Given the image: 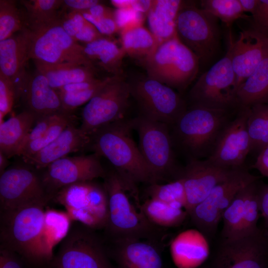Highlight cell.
I'll list each match as a JSON object with an SVG mask.
<instances>
[{"instance_id":"cell-22","label":"cell","mask_w":268,"mask_h":268,"mask_svg":"<svg viewBox=\"0 0 268 268\" xmlns=\"http://www.w3.org/2000/svg\"><path fill=\"white\" fill-rule=\"evenodd\" d=\"M90 136L73 123L68 125L53 141L24 161L37 170L45 169L69 153L89 146Z\"/></svg>"},{"instance_id":"cell-40","label":"cell","mask_w":268,"mask_h":268,"mask_svg":"<svg viewBox=\"0 0 268 268\" xmlns=\"http://www.w3.org/2000/svg\"><path fill=\"white\" fill-rule=\"evenodd\" d=\"M110 77L101 80L95 86L82 90L73 92L57 91L62 105L63 111L70 113L77 107L88 103L108 82Z\"/></svg>"},{"instance_id":"cell-10","label":"cell","mask_w":268,"mask_h":268,"mask_svg":"<svg viewBox=\"0 0 268 268\" xmlns=\"http://www.w3.org/2000/svg\"><path fill=\"white\" fill-rule=\"evenodd\" d=\"M131 95L125 75H113L84 107L80 129L91 135L98 130L124 119Z\"/></svg>"},{"instance_id":"cell-36","label":"cell","mask_w":268,"mask_h":268,"mask_svg":"<svg viewBox=\"0 0 268 268\" xmlns=\"http://www.w3.org/2000/svg\"><path fill=\"white\" fill-rule=\"evenodd\" d=\"M201 8L208 12L230 27L239 18L251 20V16L244 13L239 0H203Z\"/></svg>"},{"instance_id":"cell-20","label":"cell","mask_w":268,"mask_h":268,"mask_svg":"<svg viewBox=\"0 0 268 268\" xmlns=\"http://www.w3.org/2000/svg\"><path fill=\"white\" fill-rule=\"evenodd\" d=\"M236 76L237 89L261 63L268 57V36L252 27L239 32L238 39L231 37L228 49Z\"/></svg>"},{"instance_id":"cell-43","label":"cell","mask_w":268,"mask_h":268,"mask_svg":"<svg viewBox=\"0 0 268 268\" xmlns=\"http://www.w3.org/2000/svg\"><path fill=\"white\" fill-rule=\"evenodd\" d=\"M250 20L253 28L268 36V0H259Z\"/></svg>"},{"instance_id":"cell-18","label":"cell","mask_w":268,"mask_h":268,"mask_svg":"<svg viewBox=\"0 0 268 268\" xmlns=\"http://www.w3.org/2000/svg\"><path fill=\"white\" fill-rule=\"evenodd\" d=\"M235 169L222 167L207 158L191 159L181 176L184 181L188 214L204 200L215 186L226 180Z\"/></svg>"},{"instance_id":"cell-28","label":"cell","mask_w":268,"mask_h":268,"mask_svg":"<svg viewBox=\"0 0 268 268\" xmlns=\"http://www.w3.org/2000/svg\"><path fill=\"white\" fill-rule=\"evenodd\" d=\"M83 46L86 55L94 65L96 62L113 75H124L122 64L126 53L115 42L104 38Z\"/></svg>"},{"instance_id":"cell-3","label":"cell","mask_w":268,"mask_h":268,"mask_svg":"<svg viewBox=\"0 0 268 268\" xmlns=\"http://www.w3.org/2000/svg\"><path fill=\"white\" fill-rule=\"evenodd\" d=\"M229 111L192 105L173 125L175 140L192 159L208 157L230 121Z\"/></svg>"},{"instance_id":"cell-47","label":"cell","mask_w":268,"mask_h":268,"mask_svg":"<svg viewBox=\"0 0 268 268\" xmlns=\"http://www.w3.org/2000/svg\"><path fill=\"white\" fill-rule=\"evenodd\" d=\"M81 13L86 19L93 24L102 34L106 36H110L117 32H120L114 17L97 18L85 12Z\"/></svg>"},{"instance_id":"cell-44","label":"cell","mask_w":268,"mask_h":268,"mask_svg":"<svg viewBox=\"0 0 268 268\" xmlns=\"http://www.w3.org/2000/svg\"><path fill=\"white\" fill-rule=\"evenodd\" d=\"M61 24L64 30L74 39L77 33L88 22L80 12L71 11L60 19Z\"/></svg>"},{"instance_id":"cell-9","label":"cell","mask_w":268,"mask_h":268,"mask_svg":"<svg viewBox=\"0 0 268 268\" xmlns=\"http://www.w3.org/2000/svg\"><path fill=\"white\" fill-rule=\"evenodd\" d=\"M236 76L230 51L201 74L191 88L192 105L230 110L238 106Z\"/></svg>"},{"instance_id":"cell-51","label":"cell","mask_w":268,"mask_h":268,"mask_svg":"<svg viewBox=\"0 0 268 268\" xmlns=\"http://www.w3.org/2000/svg\"><path fill=\"white\" fill-rule=\"evenodd\" d=\"M252 167L259 171L263 176L268 178V145L260 150Z\"/></svg>"},{"instance_id":"cell-32","label":"cell","mask_w":268,"mask_h":268,"mask_svg":"<svg viewBox=\"0 0 268 268\" xmlns=\"http://www.w3.org/2000/svg\"><path fill=\"white\" fill-rule=\"evenodd\" d=\"M26 10V27L35 30L46 26L60 19L58 10L63 0H21Z\"/></svg>"},{"instance_id":"cell-34","label":"cell","mask_w":268,"mask_h":268,"mask_svg":"<svg viewBox=\"0 0 268 268\" xmlns=\"http://www.w3.org/2000/svg\"><path fill=\"white\" fill-rule=\"evenodd\" d=\"M244 188L236 194L223 213L222 218L223 227L222 234L224 240L234 239L242 236Z\"/></svg>"},{"instance_id":"cell-49","label":"cell","mask_w":268,"mask_h":268,"mask_svg":"<svg viewBox=\"0 0 268 268\" xmlns=\"http://www.w3.org/2000/svg\"><path fill=\"white\" fill-rule=\"evenodd\" d=\"M100 3L98 0H64L63 7L71 11L83 12Z\"/></svg>"},{"instance_id":"cell-14","label":"cell","mask_w":268,"mask_h":268,"mask_svg":"<svg viewBox=\"0 0 268 268\" xmlns=\"http://www.w3.org/2000/svg\"><path fill=\"white\" fill-rule=\"evenodd\" d=\"M258 180L243 167L235 170L224 181L215 186L201 202L188 213L192 222L202 234H213L223 212L236 194L250 183Z\"/></svg>"},{"instance_id":"cell-6","label":"cell","mask_w":268,"mask_h":268,"mask_svg":"<svg viewBox=\"0 0 268 268\" xmlns=\"http://www.w3.org/2000/svg\"><path fill=\"white\" fill-rule=\"evenodd\" d=\"M46 268H115L105 239L95 230L74 221Z\"/></svg>"},{"instance_id":"cell-16","label":"cell","mask_w":268,"mask_h":268,"mask_svg":"<svg viewBox=\"0 0 268 268\" xmlns=\"http://www.w3.org/2000/svg\"><path fill=\"white\" fill-rule=\"evenodd\" d=\"M212 268H268V233L259 228L247 236L224 240Z\"/></svg>"},{"instance_id":"cell-25","label":"cell","mask_w":268,"mask_h":268,"mask_svg":"<svg viewBox=\"0 0 268 268\" xmlns=\"http://www.w3.org/2000/svg\"><path fill=\"white\" fill-rule=\"evenodd\" d=\"M37 117L27 110L0 123V151L8 159L18 155Z\"/></svg>"},{"instance_id":"cell-4","label":"cell","mask_w":268,"mask_h":268,"mask_svg":"<svg viewBox=\"0 0 268 268\" xmlns=\"http://www.w3.org/2000/svg\"><path fill=\"white\" fill-rule=\"evenodd\" d=\"M103 179L109 206L108 219L104 229L107 239H150L154 225L144 215L141 205H134L132 201L130 196L133 195L117 172L106 173Z\"/></svg>"},{"instance_id":"cell-15","label":"cell","mask_w":268,"mask_h":268,"mask_svg":"<svg viewBox=\"0 0 268 268\" xmlns=\"http://www.w3.org/2000/svg\"><path fill=\"white\" fill-rule=\"evenodd\" d=\"M95 153L65 157L55 161L41 174L45 190L52 200L62 188L80 182L104 178L106 172Z\"/></svg>"},{"instance_id":"cell-19","label":"cell","mask_w":268,"mask_h":268,"mask_svg":"<svg viewBox=\"0 0 268 268\" xmlns=\"http://www.w3.org/2000/svg\"><path fill=\"white\" fill-rule=\"evenodd\" d=\"M111 259L117 268H164L157 246L146 238L124 237L105 239Z\"/></svg>"},{"instance_id":"cell-46","label":"cell","mask_w":268,"mask_h":268,"mask_svg":"<svg viewBox=\"0 0 268 268\" xmlns=\"http://www.w3.org/2000/svg\"><path fill=\"white\" fill-rule=\"evenodd\" d=\"M0 268H34L16 253L0 247Z\"/></svg>"},{"instance_id":"cell-41","label":"cell","mask_w":268,"mask_h":268,"mask_svg":"<svg viewBox=\"0 0 268 268\" xmlns=\"http://www.w3.org/2000/svg\"><path fill=\"white\" fill-rule=\"evenodd\" d=\"M16 101V91L13 82L0 74V123L12 110Z\"/></svg>"},{"instance_id":"cell-21","label":"cell","mask_w":268,"mask_h":268,"mask_svg":"<svg viewBox=\"0 0 268 268\" xmlns=\"http://www.w3.org/2000/svg\"><path fill=\"white\" fill-rule=\"evenodd\" d=\"M28 30L25 27L18 34L0 41V74L11 80L16 91V101L23 95L28 77L25 66L29 59Z\"/></svg>"},{"instance_id":"cell-8","label":"cell","mask_w":268,"mask_h":268,"mask_svg":"<svg viewBox=\"0 0 268 268\" xmlns=\"http://www.w3.org/2000/svg\"><path fill=\"white\" fill-rule=\"evenodd\" d=\"M52 201L63 205L72 221L94 229L106 227L109 213L106 190L93 181L77 182L60 189Z\"/></svg>"},{"instance_id":"cell-55","label":"cell","mask_w":268,"mask_h":268,"mask_svg":"<svg viewBox=\"0 0 268 268\" xmlns=\"http://www.w3.org/2000/svg\"><path fill=\"white\" fill-rule=\"evenodd\" d=\"M244 13L249 12L251 15L254 13L258 4L259 0H239Z\"/></svg>"},{"instance_id":"cell-35","label":"cell","mask_w":268,"mask_h":268,"mask_svg":"<svg viewBox=\"0 0 268 268\" xmlns=\"http://www.w3.org/2000/svg\"><path fill=\"white\" fill-rule=\"evenodd\" d=\"M73 119L70 113H60L43 135L25 145L18 156L24 160L40 151L57 138L68 125L73 123Z\"/></svg>"},{"instance_id":"cell-39","label":"cell","mask_w":268,"mask_h":268,"mask_svg":"<svg viewBox=\"0 0 268 268\" xmlns=\"http://www.w3.org/2000/svg\"><path fill=\"white\" fill-rule=\"evenodd\" d=\"M148 193L150 198L167 203L179 204L186 209V196L184 181L181 177L165 184H151L148 188Z\"/></svg>"},{"instance_id":"cell-13","label":"cell","mask_w":268,"mask_h":268,"mask_svg":"<svg viewBox=\"0 0 268 268\" xmlns=\"http://www.w3.org/2000/svg\"><path fill=\"white\" fill-rule=\"evenodd\" d=\"M51 201L41 174L33 169L17 166L0 174V212L34 204L47 206Z\"/></svg>"},{"instance_id":"cell-37","label":"cell","mask_w":268,"mask_h":268,"mask_svg":"<svg viewBox=\"0 0 268 268\" xmlns=\"http://www.w3.org/2000/svg\"><path fill=\"white\" fill-rule=\"evenodd\" d=\"M258 180L250 183L244 188L242 236L252 234L259 229L257 225L260 213L259 201L260 186Z\"/></svg>"},{"instance_id":"cell-29","label":"cell","mask_w":268,"mask_h":268,"mask_svg":"<svg viewBox=\"0 0 268 268\" xmlns=\"http://www.w3.org/2000/svg\"><path fill=\"white\" fill-rule=\"evenodd\" d=\"M237 99L239 107H250L268 99V57L239 86Z\"/></svg>"},{"instance_id":"cell-31","label":"cell","mask_w":268,"mask_h":268,"mask_svg":"<svg viewBox=\"0 0 268 268\" xmlns=\"http://www.w3.org/2000/svg\"><path fill=\"white\" fill-rule=\"evenodd\" d=\"M146 219L154 226H177L185 219L188 212L181 205L149 198L140 206Z\"/></svg>"},{"instance_id":"cell-5","label":"cell","mask_w":268,"mask_h":268,"mask_svg":"<svg viewBox=\"0 0 268 268\" xmlns=\"http://www.w3.org/2000/svg\"><path fill=\"white\" fill-rule=\"evenodd\" d=\"M140 63L148 77L180 91L184 90L195 79L200 64L197 56L177 35L160 44Z\"/></svg>"},{"instance_id":"cell-50","label":"cell","mask_w":268,"mask_h":268,"mask_svg":"<svg viewBox=\"0 0 268 268\" xmlns=\"http://www.w3.org/2000/svg\"><path fill=\"white\" fill-rule=\"evenodd\" d=\"M260 212L264 220L266 228H268V185L260 186L259 193Z\"/></svg>"},{"instance_id":"cell-2","label":"cell","mask_w":268,"mask_h":268,"mask_svg":"<svg viewBox=\"0 0 268 268\" xmlns=\"http://www.w3.org/2000/svg\"><path fill=\"white\" fill-rule=\"evenodd\" d=\"M131 121L108 125L90 135L89 146L99 157L107 158L132 195L139 200L138 185L153 183L150 171L131 136Z\"/></svg>"},{"instance_id":"cell-52","label":"cell","mask_w":268,"mask_h":268,"mask_svg":"<svg viewBox=\"0 0 268 268\" xmlns=\"http://www.w3.org/2000/svg\"><path fill=\"white\" fill-rule=\"evenodd\" d=\"M114 11L112 8L99 3L83 12H85L95 18H114Z\"/></svg>"},{"instance_id":"cell-42","label":"cell","mask_w":268,"mask_h":268,"mask_svg":"<svg viewBox=\"0 0 268 268\" xmlns=\"http://www.w3.org/2000/svg\"><path fill=\"white\" fill-rule=\"evenodd\" d=\"M145 15L132 8L116 9L114 11V18L120 32L123 30L143 25Z\"/></svg>"},{"instance_id":"cell-57","label":"cell","mask_w":268,"mask_h":268,"mask_svg":"<svg viewBox=\"0 0 268 268\" xmlns=\"http://www.w3.org/2000/svg\"><path fill=\"white\" fill-rule=\"evenodd\" d=\"M8 158L0 151V174L2 173L6 169L9 162Z\"/></svg>"},{"instance_id":"cell-24","label":"cell","mask_w":268,"mask_h":268,"mask_svg":"<svg viewBox=\"0 0 268 268\" xmlns=\"http://www.w3.org/2000/svg\"><path fill=\"white\" fill-rule=\"evenodd\" d=\"M171 252L173 261L179 268H197L207 258L209 248L201 232L190 229L174 239Z\"/></svg>"},{"instance_id":"cell-23","label":"cell","mask_w":268,"mask_h":268,"mask_svg":"<svg viewBox=\"0 0 268 268\" xmlns=\"http://www.w3.org/2000/svg\"><path fill=\"white\" fill-rule=\"evenodd\" d=\"M23 95L27 110L35 114L37 119L63 112L57 91L50 85L47 78L38 71L34 75L28 77Z\"/></svg>"},{"instance_id":"cell-53","label":"cell","mask_w":268,"mask_h":268,"mask_svg":"<svg viewBox=\"0 0 268 268\" xmlns=\"http://www.w3.org/2000/svg\"><path fill=\"white\" fill-rule=\"evenodd\" d=\"M101 80V79H96L92 81H87L72 83L65 85L61 87V88L57 90V91L59 92H73L82 90L95 86Z\"/></svg>"},{"instance_id":"cell-54","label":"cell","mask_w":268,"mask_h":268,"mask_svg":"<svg viewBox=\"0 0 268 268\" xmlns=\"http://www.w3.org/2000/svg\"><path fill=\"white\" fill-rule=\"evenodd\" d=\"M152 3L151 0H132L131 7L134 10L147 15Z\"/></svg>"},{"instance_id":"cell-11","label":"cell","mask_w":268,"mask_h":268,"mask_svg":"<svg viewBox=\"0 0 268 268\" xmlns=\"http://www.w3.org/2000/svg\"><path fill=\"white\" fill-rule=\"evenodd\" d=\"M131 123L133 129L137 132L138 148L150 171L153 183H157L169 175L175 167L173 141L168 126L142 115Z\"/></svg>"},{"instance_id":"cell-7","label":"cell","mask_w":268,"mask_h":268,"mask_svg":"<svg viewBox=\"0 0 268 268\" xmlns=\"http://www.w3.org/2000/svg\"><path fill=\"white\" fill-rule=\"evenodd\" d=\"M219 19L197 7L194 2L183 1L176 21L179 40L207 64L218 53L220 43Z\"/></svg>"},{"instance_id":"cell-33","label":"cell","mask_w":268,"mask_h":268,"mask_svg":"<svg viewBox=\"0 0 268 268\" xmlns=\"http://www.w3.org/2000/svg\"><path fill=\"white\" fill-rule=\"evenodd\" d=\"M249 107L247 127L251 150L260 151L268 145V99Z\"/></svg>"},{"instance_id":"cell-48","label":"cell","mask_w":268,"mask_h":268,"mask_svg":"<svg viewBox=\"0 0 268 268\" xmlns=\"http://www.w3.org/2000/svg\"><path fill=\"white\" fill-rule=\"evenodd\" d=\"M102 34L96 27L88 22L83 26L74 38L76 41H81L85 44L92 43L100 39L107 38Z\"/></svg>"},{"instance_id":"cell-17","label":"cell","mask_w":268,"mask_h":268,"mask_svg":"<svg viewBox=\"0 0 268 268\" xmlns=\"http://www.w3.org/2000/svg\"><path fill=\"white\" fill-rule=\"evenodd\" d=\"M234 118L230 120L220 134L214 148L207 158L211 162L229 169L243 167L251 142L247 122L249 107H240Z\"/></svg>"},{"instance_id":"cell-38","label":"cell","mask_w":268,"mask_h":268,"mask_svg":"<svg viewBox=\"0 0 268 268\" xmlns=\"http://www.w3.org/2000/svg\"><path fill=\"white\" fill-rule=\"evenodd\" d=\"M25 27V18L13 0H0V41L5 40Z\"/></svg>"},{"instance_id":"cell-26","label":"cell","mask_w":268,"mask_h":268,"mask_svg":"<svg viewBox=\"0 0 268 268\" xmlns=\"http://www.w3.org/2000/svg\"><path fill=\"white\" fill-rule=\"evenodd\" d=\"M180 0H155L147 14L150 31L159 45L176 36V21L183 3Z\"/></svg>"},{"instance_id":"cell-12","label":"cell","mask_w":268,"mask_h":268,"mask_svg":"<svg viewBox=\"0 0 268 268\" xmlns=\"http://www.w3.org/2000/svg\"><path fill=\"white\" fill-rule=\"evenodd\" d=\"M129 83L131 95L137 101L142 116L174 125L187 110L180 95L159 81L147 77Z\"/></svg>"},{"instance_id":"cell-27","label":"cell","mask_w":268,"mask_h":268,"mask_svg":"<svg viewBox=\"0 0 268 268\" xmlns=\"http://www.w3.org/2000/svg\"><path fill=\"white\" fill-rule=\"evenodd\" d=\"M37 71L44 75L55 90L72 83L92 81L96 78L95 69L76 64H49L34 61Z\"/></svg>"},{"instance_id":"cell-56","label":"cell","mask_w":268,"mask_h":268,"mask_svg":"<svg viewBox=\"0 0 268 268\" xmlns=\"http://www.w3.org/2000/svg\"><path fill=\"white\" fill-rule=\"evenodd\" d=\"M132 0H112L111 3L117 9H124L132 8Z\"/></svg>"},{"instance_id":"cell-1","label":"cell","mask_w":268,"mask_h":268,"mask_svg":"<svg viewBox=\"0 0 268 268\" xmlns=\"http://www.w3.org/2000/svg\"><path fill=\"white\" fill-rule=\"evenodd\" d=\"M45 205L0 212V247L20 255L34 268H46L54 247L47 234Z\"/></svg>"},{"instance_id":"cell-30","label":"cell","mask_w":268,"mask_h":268,"mask_svg":"<svg viewBox=\"0 0 268 268\" xmlns=\"http://www.w3.org/2000/svg\"><path fill=\"white\" fill-rule=\"evenodd\" d=\"M122 48L126 55L141 62L149 57L159 43L152 32L143 25L120 32Z\"/></svg>"},{"instance_id":"cell-45","label":"cell","mask_w":268,"mask_h":268,"mask_svg":"<svg viewBox=\"0 0 268 268\" xmlns=\"http://www.w3.org/2000/svg\"><path fill=\"white\" fill-rule=\"evenodd\" d=\"M60 113L44 116L37 118L35 122V126L32 128L26 137L20 151L27 144L43 135L50 126L57 119Z\"/></svg>"}]
</instances>
